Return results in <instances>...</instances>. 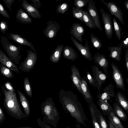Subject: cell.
I'll use <instances>...</instances> for the list:
<instances>
[{"label": "cell", "mask_w": 128, "mask_h": 128, "mask_svg": "<svg viewBox=\"0 0 128 128\" xmlns=\"http://www.w3.org/2000/svg\"><path fill=\"white\" fill-rule=\"evenodd\" d=\"M59 98L63 109L69 112L77 122L87 128L85 122L88 121V118L76 95L72 91L61 89L59 92Z\"/></svg>", "instance_id": "cell-1"}, {"label": "cell", "mask_w": 128, "mask_h": 128, "mask_svg": "<svg viewBox=\"0 0 128 128\" xmlns=\"http://www.w3.org/2000/svg\"><path fill=\"white\" fill-rule=\"evenodd\" d=\"M4 95L3 105L7 113L12 117L20 120L26 118L22 111L15 92L7 90L4 86H2Z\"/></svg>", "instance_id": "cell-2"}, {"label": "cell", "mask_w": 128, "mask_h": 128, "mask_svg": "<svg viewBox=\"0 0 128 128\" xmlns=\"http://www.w3.org/2000/svg\"><path fill=\"white\" fill-rule=\"evenodd\" d=\"M43 120L47 124L57 128L60 118V114L51 97L42 102L41 106Z\"/></svg>", "instance_id": "cell-3"}, {"label": "cell", "mask_w": 128, "mask_h": 128, "mask_svg": "<svg viewBox=\"0 0 128 128\" xmlns=\"http://www.w3.org/2000/svg\"><path fill=\"white\" fill-rule=\"evenodd\" d=\"M1 42L5 51L9 58L14 62L19 65L21 58L20 55V46H16L10 43L8 38L3 36H1Z\"/></svg>", "instance_id": "cell-4"}, {"label": "cell", "mask_w": 128, "mask_h": 128, "mask_svg": "<svg viewBox=\"0 0 128 128\" xmlns=\"http://www.w3.org/2000/svg\"><path fill=\"white\" fill-rule=\"evenodd\" d=\"M27 56L21 62L18 68L22 71L26 72H30L34 67L38 58L37 53L28 50Z\"/></svg>", "instance_id": "cell-5"}, {"label": "cell", "mask_w": 128, "mask_h": 128, "mask_svg": "<svg viewBox=\"0 0 128 128\" xmlns=\"http://www.w3.org/2000/svg\"><path fill=\"white\" fill-rule=\"evenodd\" d=\"M92 76L94 80L96 87L98 91L100 90L102 84L105 82L107 77L100 70L99 67L94 65L92 66Z\"/></svg>", "instance_id": "cell-6"}, {"label": "cell", "mask_w": 128, "mask_h": 128, "mask_svg": "<svg viewBox=\"0 0 128 128\" xmlns=\"http://www.w3.org/2000/svg\"><path fill=\"white\" fill-rule=\"evenodd\" d=\"M100 9L106 35L108 39H110L113 34L111 17L110 14L105 12L103 9Z\"/></svg>", "instance_id": "cell-7"}, {"label": "cell", "mask_w": 128, "mask_h": 128, "mask_svg": "<svg viewBox=\"0 0 128 128\" xmlns=\"http://www.w3.org/2000/svg\"><path fill=\"white\" fill-rule=\"evenodd\" d=\"M71 39L75 46L80 52L82 56L87 60L91 61L92 57L87 40L85 39V43L84 46L79 43L72 36H71Z\"/></svg>", "instance_id": "cell-8"}, {"label": "cell", "mask_w": 128, "mask_h": 128, "mask_svg": "<svg viewBox=\"0 0 128 128\" xmlns=\"http://www.w3.org/2000/svg\"><path fill=\"white\" fill-rule=\"evenodd\" d=\"M101 1L108 9L111 15L114 16L122 24H124L123 13L119 6L116 3L112 2H107L103 0H101Z\"/></svg>", "instance_id": "cell-9"}, {"label": "cell", "mask_w": 128, "mask_h": 128, "mask_svg": "<svg viewBox=\"0 0 128 128\" xmlns=\"http://www.w3.org/2000/svg\"><path fill=\"white\" fill-rule=\"evenodd\" d=\"M47 26L44 30L43 34L48 38L52 39L54 38L59 30L60 24L54 21L49 20L47 22Z\"/></svg>", "instance_id": "cell-10"}, {"label": "cell", "mask_w": 128, "mask_h": 128, "mask_svg": "<svg viewBox=\"0 0 128 128\" xmlns=\"http://www.w3.org/2000/svg\"><path fill=\"white\" fill-rule=\"evenodd\" d=\"M112 70V76L117 87L124 91V84L122 75L118 67L114 63L111 64Z\"/></svg>", "instance_id": "cell-11"}, {"label": "cell", "mask_w": 128, "mask_h": 128, "mask_svg": "<svg viewBox=\"0 0 128 128\" xmlns=\"http://www.w3.org/2000/svg\"><path fill=\"white\" fill-rule=\"evenodd\" d=\"M87 8L88 12L94 21L96 28L102 32V29L95 2L92 0H90L88 2Z\"/></svg>", "instance_id": "cell-12"}, {"label": "cell", "mask_w": 128, "mask_h": 128, "mask_svg": "<svg viewBox=\"0 0 128 128\" xmlns=\"http://www.w3.org/2000/svg\"><path fill=\"white\" fill-rule=\"evenodd\" d=\"M94 62L104 70L106 76L108 77V67L109 62L104 55L97 52L95 54L94 56Z\"/></svg>", "instance_id": "cell-13"}, {"label": "cell", "mask_w": 128, "mask_h": 128, "mask_svg": "<svg viewBox=\"0 0 128 128\" xmlns=\"http://www.w3.org/2000/svg\"><path fill=\"white\" fill-rule=\"evenodd\" d=\"M21 5L28 14L35 18H40L42 16L38 9L32 4L28 3L26 0H22Z\"/></svg>", "instance_id": "cell-14"}, {"label": "cell", "mask_w": 128, "mask_h": 128, "mask_svg": "<svg viewBox=\"0 0 128 128\" xmlns=\"http://www.w3.org/2000/svg\"><path fill=\"white\" fill-rule=\"evenodd\" d=\"M71 68V78L78 91L82 94L81 87V80L82 78L80 76L79 70L74 65L72 66Z\"/></svg>", "instance_id": "cell-15"}, {"label": "cell", "mask_w": 128, "mask_h": 128, "mask_svg": "<svg viewBox=\"0 0 128 128\" xmlns=\"http://www.w3.org/2000/svg\"><path fill=\"white\" fill-rule=\"evenodd\" d=\"M85 31L84 28L81 24L75 23L72 25L70 32L75 39L82 42H83L82 36Z\"/></svg>", "instance_id": "cell-16"}, {"label": "cell", "mask_w": 128, "mask_h": 128, "mask_svg": "<svg viewBox=\"0 0 128 128\" xmlns=\"http://www.w3.org/2000/svg\"><path fill=\"white\" fill-rule=\"evenodd\" d=\"M0 62L1 64L12 71L19 73V70L17 66L1 49H0Z\"/></svg>", "instance_id": "cell-17"}, {"label": "cell", "mask_w": 128, "mask_h": 128, "mask_svg": "<svg viewBox=\"0 0 128 128\" xmlns=\"http://www.w3.org/2000/svg\"><path fill=\"white\" fill-rule=\"evenodd\" d=\"M104 92L102 94H98V99L106 100H110L111 98L116 96L115 87L112 83L107 86L103 90Z\"/></svg>", "instance_id": "cell-18"}, {"label": "cell", "mask_w": 128, "mask_h": 128, "mask_svg": "<svg viewBox=\"0 0 128 128\" xmlns=\"http://www.w3.org/2000/svg\"><path fill=\"white\" fill-rule=\"evenodd\" d=\"M8 36L10 39L18 44L28 46L34 51H37L31 42H28L27 40L21 36L17 34L9 33Z\"/></svg>", "instance_id": "cell-19"}, {"label": "cell", "mask_w": 128, "mask_h": 128, "mask_svg": "<svg viewBox=\"0 0 128 128\" xmlns=\"http://www.w3.org/2000/svg\"><path fill=\"white\" fill-rule=\"evenodd\" d=\"M122 40L120 45L118 46L108 47V49L110 52L109 56L114 60L120 61L123 48Z\"/></svg>", "instance_id": "cell-20"}, {"label": "cell", "mask_w": 128, "mask_h": 128, "mask_svg": "<svg viewBox=\"0 0 128 128\" xmlns=\"http://www.w3.org/2000/svg\"><path fill=\"white\" fill-rule=\"evenodd\" d=\"M81 87L83 96L86 102L89 104L93 102V96L89 89L87 82L82 78L81 80Z\"/></svg>", "instance_id": "cell-21"}, {"label": "cell", "mask_w": 128, "mask_h": 128, "mask_svg": "<svg viewBox=\"0 0 128 128\" xmlns=\"http://www.w3.org/2000/svg\"><path fill=\"white\" fill-rule=\"evenodd\" d=\"M16 18L18 21L24 24H30L32 22V18L20 7L17 10Z\"/></svg>", "instance_id": "cell-22"}, {"label": "cell", "mask_w": 128, "mask_h": 128, "mask_svg": "<svg viewBox=\"0 0 128 128\" xmlns=\"http://www.w3.org/2000/svg\"><path fill=\"white\" fill-rule=\"evenodd\" d=\"M78 56L76 51L72 47L66 46L64 48L63 56L64 58L74 61L77 58Z\"/></svg>", "instance_id": "cell-23"}, {"label": "cell", "mask_w": 128, "mask_h": 128, "mask_svg": "<svg viewBox=\"0 0 128 128\" xmlns=\"http://www.w3.org/2000/svg\"><path fill=\"white\" fill-rule=\"evenodd\" d=\"M20 98V101L24 110L26 117H29L30 114V110L28 101L24 94L20 91L17 90Z\"/></svg>", "instance_id": "cell-24"}, {"label": "cell", "mask_w": 128, "mask_h": 128, "mask_svg": "<svg viewBox=\"0 0 128 128\" xmlns=\"http://www.w3.org/2000/svg\"><path fill=\"white\" fill-rule=\"evenodd\" d=\"M93 107L96 120L101 128H108L106 121L102 114L98 109L94 102Z\"/></svg>", "instance_id": "cell-25"}, {"label": "cell", "mask_w": 128, "mask_h": 128, "mask_svg": "<svg viewBox=\"0 0 128 128\" xmlns=\"http://www.w3.org/2000/svg\"><path fill=\"white\" fill-rule=\"evenodd\" d=\"M112 111L115 115L121 120L125 122L127 120L126 114L118 103L115 102L113 104Z\"/></svg>", "instance_id": "cell-26"}, {"label": "cell", "mask_w": 128, "mask_h": 128, "mask_svg": "<svg viewBox=\"0 0 128 128\" xmlns=\"http://www.w3.org/2000/svg\"><path fill=\"white\" fill-rule=\"evenodd\" d=\"M64 46V45L61 44L58 45L50 57V60L52 62L56 63L59 62L63 51Z\"/></svg>", "instance_id": "cell-27"}, {"label": "cell", "mask_w": 128, "mask_h": 128, "mask_svg": "<svg viewBox=\"0 0 128 128\" xmlns=\"http://www.w3.org/2000/svg\"><path fill=\"white\" fill-rule=\"evenodd\" d=\"M116 100L118 104L128 112V102L124 95L121 92L118 91L116 95Z\"/></svg>", "instance_id": "cell-28"}, {"label": "cell", "mask_w": 128, "mask_h": 128, "mask_svg": "<svg viewBox=\"0 0 128 128\" xmlns=\"http://www.w3.org/2000/svg\"><path fill=\"white\" fill-rule=\"evenodd\" d=\"M84 22L89 28L92 29L96 28L94 22L88 12L82 10Z\"/></svg>", "instance_id": "cell-29"}, {"label": "cell", "mask_w": 128, "mask_h": 128, "mask_svg": "<svg viewBox=\"0 0 128 128\" xmlns=\"http://www.w3.org/2000/svg\"><path fill=\"white\" fill-rule=\"evenodd\" d=\"M97 103L100 108L104 115L107 116L109 112L112 111V108L106 100L98 99Z\"/></svg>", "instance_id": "cell-30"}, {"label": "cell", "mask_w": 128, "mask_h": 128, "mask_svg": "<svg viewBox=\"0 0 128 128\" xmlns=\"http://www.w3.org/2000/svg\"><path fill=\"white\" fill-rule=\"evenodd\" d=\"M107 116L115 128H125L120 120L113 111L109 112Z\"/></svg>", "instance_id": "cell-31"}, {"label": "cell", "mask_w": 128, "mask_h": 128, "mask_svg": "<svg viewBox=\"0 0 128 128\" xmlns=\"http://www.w3.org/2000/svg\"><path fill=\"white\" fill-rule=\"evenodd\" d=\"M93 102H92L90 104H89V108L91 116L92 124L94 128H101L95 116L93 106Z\"/></svg>", "instance_id": "cell-32"}, {"label": "cell", "mask_w": 128, "mask_h": 128, "mask_svg": "<svg viewBox=\"0 0 128 128\" xmlns=\"http://www.w3.org/2000/svg\"><path fill=\"white\" fill-rule=\"evenodd\" d=\"M82 8L73 7L72 12L73 16L80 20L84 22Z\"/></svg>", "instance_id": "cell-33"}, {"label": "cell", "mask_w": 128, "mask_h": 128, "mask_svg": "<svg viewBox=\"0 0 128 128\" xmlns=\"http://www.w3.org/2000/svg\"><path fill=\"white\" fill-rule=\"evenodd\" d=\"M0 70L1 74L8 78H11L14 76L11 70L2 64H0Z\"/></svg>", "instance_id": "cell-34"}, {"label": "cell", "mask_w": 128, "mask_h": 128, "mask_svg": "<svg viewBox=\"0 0 128 128\" xmlns=\"http://www.w3.org/2000/svg\"><path fill=\"white\" fill-rule=\"evenodd\" d=\"M24 91L26 94L30 97L32 96L31 86L28 78L26 77L24 80Z\"/></svg>", "instance_id": "cell-35"}, {"label": "cell", "mask_w": 128, "mask_h": 128, "mask_svg": "<svg viewBox=\"0 0 128 128\" xmlns=\"http://www.w3.org/2000/svg\"><path fill=\"white\" fill-rule=\"evenodd\" d=\"M90 36L91 40L94 47L100 50V48L102 46L100 40L93 34H90Z\"/></svg>", "instance_id": "cell-36"}, {"label": "cell", "mask_w": 128, "mask_h": 128, "mask_svg": "<svg viewBox=\"0 0 128 128\" xmlns=\"http://www.w3.org/2000/svg\"><path fill=\"white\" fill-rule=\"evenodd\" d=\"M113 23L114 31L116 37L120 40L121 38L122 28L120 24L117 22L115 18L113 19Z\"/></svg>", "instance_id": "cell-37"}, {"label": "cell", "mask_w": 128, "mask_h": 128, "mask_svg": "<svg viewBox=\"0 0 128 128\" xmlns=\"http://www.w3.org/2000/svg\"><path fill=\"white\" fill-rule=\"evenodd\" d=\"M69 7L67 2H64L60 3L56 6V12L58 14H64L68 10Z\"/></svg>", "instance_id": "cell-38"}, {"label": "cell", "mask_w": 128, "mask_h": 128, "mask_svg": "<svg viewBox=\"0 0 128 128\" xmlns=\"http://www.w3.org/2000/svg\"><path fill=\"white\" fill-rule=\"evenodd\" d=\"M90 0H74V5L78 8H82L83 6H86L87 3Z\"/></svg>", "instance_id": "cell-39"}, {"label": "cell", "mask_w": 128, "mask_h": 128, "mask_svg": "<svg viewBox=\"0 0 128 128\" xmlns=\"http://www.w3.org/2000/svg\"><path fill=\"white\" fill-rule=\"evenodd\" d=\"M86 77V80L88 81L89 83L94 87L96 88L93 76L89 72L87 71Z\"/></svg>", "instance_id": "cell-40"}, {"label": "cell", "mask_w": 128, "mask_h": 128, "mask_svg": "<svg viewBox=\"0 0 128 128\" xmlns=\"http://www.w3.org/2000/svg\"><path fill=\"white\" fill-rule=\"evenodd\" d=\"M36 121L38 125L41 128H53L40 118H37Z\"/></svg>", "instance_id": "cell-41"}, {"label": "cell", "mask_w": 128, "mask_h": 128, "mask_svg": "<svg viewBox=\"0 0 128 128\" xmlns=\"http://www.w3.org/2000/svg\"><path fill=\"white\" fill-rule=\"evenodd\" d=\"M8 29L7 22L5 21H1L0 24V30L3 34Z\"/></svg>", "instance_id": "cell-42"}, {"label": "cell", "mask_w": 128, "mask_h": 128, "mask_svg": "<svg viewBox=\"0 0 128 128\" xmlns=\"http://www.w3.org/2000/svg\"><path fill=\"white\" fill-rule=\"evenodd\" d=\"M0 14L6 18H9L10 16L5 10L2 5L0 3Z\"/></svg>", "instance_id": "cell-43"}, {"label": "cell", "mask_w": 128, "mask_h": 128, "mask_svg": "<svg viewBox=\"0 0 128 128\" xmlns=\"http://www.w3.org/2000/svg\"><path fill=\"white\" fill-rule=\"evenodd\" d=\"M3 1L7 8L11 12H12V10L11 7L12 4L14 2V0H3Z\"/></svg>", "instance_id": "cell-44"}, {"label": "cell", "mask_w": 128, "mask_h": 128, "mask_svg": "<svg viewBox=\"0 0 128 128\" xmlns=\"http://www.w3.org/2000/svg\"><path fill=\"white\" fill-rule=\"evenodd\" d=\"M4 86L8 90L12 92H15L14 90L12 85L9 82H5Z\"/></svg>", "instance_id": "cell-45"}, {"label": "cell", "mask_w": 128, "mask_h": 128, "mask_svg": "<svg viewBox=\"0 0 128 128\" xmlns=\"http://www.w3.org/2000/svg\"><path fill=\"white\" fill-rule=\"evenodd\" d=\"M6 120V117L4 112L0 106V123L2 124L4 123Z\"/></svg>", "instance_id": "cell-46"}, {"label": "cell", "mask_w": 128, "mask_h": 128, "mask_svg": "<svg viewBox=\"0 0 128 128\" xmlns=\"http://www.w3.org/2000/svg\"><path fill=\"white\" fill-rule=\"evenodd\" d=\"M31 1L33 3L32 5L36 8H39L42 6L39 0H32Z\"/></svg>", "instance_id": "cell-47"}, {"label": "cell", "mask_w": 128, "mask_h": 128, "mask_svg": "<svg viewBox=\"0 0 128 128\" xmlns=\"http://www.w3.org/2000/svg\"><path fill=\"white\" fill-rule=\"evenodd\" d=\"M125 65L127 71L128 72V48L125 52Z\"/></svg>", "instance_id": "cell-48"}, {"label": "cell", "mask_w": 128, "mask_h": 128, "mask_svg": "<svg viewBox=\"0 0 128 128\" xmlns=\"http://www.w3.org/2000/svg\"><path fill=\"white\" fill-rule=\"evenodd\" d=\"M123 47L125 49V48H128V38H127L123 41Z\"/></svg>", "instance_id": "cell-49"}, {"label": "cell", "mask_w": 128, "mask_h": 128, "mask_svg": "<svg viewBox=\"0 0 128 128\" xmlns=\"http://www.w3.org/2000/svg\"><path fill=\"white\" fill-rule=\"evenodd\" d=\"M124 4L125 8L128 10V0H127L124 2Z\"/></svg>", "instance_id": "cell-50"}, {"label": "cell", "mask_w": 128, "mask_h": 128, "mask_svg": "<svg viewBox=\"0 0 128 128\" xmlns=\"http://www.w3.org/2000/svg\"><path fill=\"white\" fill-rule=\"evenodd\" d=\"M109 122L110 128H115L114 126L109 120Z\"/></svg>", "instance_id": "cell-51"}, {"label": "cell", "mask_w": 128, "mask_h": 128, "mask_svg": "<svg viewBox=\"0 0 128 128\" xmlns=\"http://www.w3.org/2000/svg\"><path fill=\"white\" fill-rule=\"evenodd\" d=\"M34 128L32 127H24L21 128Z\"/></svg>", "instance_id": "cell-52"}, {"label": "cell", "mask_w": 128, "mask_h": 128, "mask_svg": "<svg viewBox=\"0 0 128 128\" xmlns=\"http://www.w3.org/2000/svg\"><path fill=\"white\" fill-rule=\"evenodd\" d=\"M126 80L128 84V79L127 78H126Z\"/></svg>", "instance_id": "cell-53"}, {"label": "cell", "mask_w": 128, "mask_h": 128, "mask_svg": "<svg viewBox=\"0 0 128 128\" xmlns=\"http://www.w3.org/2000/svg\"><path fill=\"white\" fill-rule=\"evenodd\" d=\"M66 128H71L69 126H68Z\"/></svg>", "instance_id": "cell-54"}, {"label": "cell", "mask_w": 128, "mask_h": 128, "mask_svg": "<svg viewBox=\"0 0 128 128\" xmlns=\"http://www.w3.org/2000/svg\"><path fill=\"white\" fill-rule=\"evenodd\" d=\"M2 124L0 123V126H1Z\"/></svg>", "instance_id": "cell-55"}, {"label": "cell", "mask_w": 128, "mask_h": 128, "mask_svg": "<svg viewBox=\"0 0 128 128\" xmlns=\"http://www.w3.org/2000/svg\"><path fill=\"white\" fill-rule=\"evenodd\" d=\"M0 96H1V93H0Z\"/></svg>", "instance_id": "cell-56"}, {"label": "cell", "mask_w": 128, "mask_h": 128, "mask_svg": "<svg viewBox=\"0 0 128 128\" xmlns=\"http://www.w3.org/2000/svg\"></svg>", "instance_id": "cell-57"}]
</instances>
